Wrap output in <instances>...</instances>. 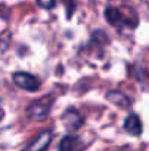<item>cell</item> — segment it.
Wrapping results in <instances>:
<instances>
[{
    "mask_svg": "<svg viewBox=\"0 0 149 151\" xmlns=\"http://www.w3.org/2000/svg\"><path fill=\"white\" fill-rule=\"evenodd\" d=\"M105 19L110 25L123 29V28H129V29H135L138 27V18L135 13H127L123 9L118 7H107L105 9Z\"/></svg>",
    "mask_w": 149,
    "mask_h": 151,
    "instance_id": "obj_1",
    "label": "cell"
},
{
    "mask_svg": "<svg viewBox=\"0 0 149 151\" xmlns=\"http://www.w3.org/2000/svg\"><path fill=\"white\" fill-rule=\"evenodd\" d=\"M107 99L111 101L113 104H115V106H118V107H121V109H127V107H130V99L126 96V94H123L121 91H117V90H114V91H110V93H107Z\"/></svg>",
    "mask_w": 149,
    "mask_h": 151,
    "instance_id": "obj_8",
    "label": "cell"
},
{
    "mask_svg": "<svg viewBox=\"0 0 149 151\" xmlns=\"http://www.w3.org/2000/svg\"><path fill=\"white\" fill-rule=\"evenodd\" d=\"M82 150H83V141L78 135L69 134V135L61 138L57 151H82Z\"/></svg>",
    "mask_w": 149,
    "mask_h": 151,
    "instance_id": "obj_6",
    "label": "cell"
},
{
    "mask_svg": "<svg viewBox=\"0 0 149 151\" xmlns=\"http://www.w3.org/2000/svg\"><path fill=\"white\" fill-rule=\"evenodd\" d=\"M53 106V99H41L34 103H31L26 109V113L31 119L34 120H44L46 117H48V113Z\"/></svg>",
    "mask_w": 149,
    "mask_h": 151,
    "instance_id": "obj_2",
    "label": "cell"
},
{
    "mask_svg": "<svg viewBox=\"0 0 149 151\" xmlns=\"http://www.w3.org/2000/svg\"><path fill=\"white\" fill-rule=\"evenodd\" d=\"M12 79L16 87H19L25 91H29V93H34L41 87V81L28 72H15L12 75Z\"/></svg>",
    "mask_w": 149,
    "mask_h": 151,
    "instance_id": "obj_3",
    "label": "cell"
},
{
    "mask_svg": "<svg viewBox=\"0 0 149 151\" xmlns=\"http://www.w3.org/2000/svg\"><path fill=\"white\" fill-rule=\"evenodd\" d=\"M63 1L66 4V16H67V19H70L75 12V0H63Z\"/></svg>",
    "mask_w": 149,
    "mask_h": 151,
    "instance_id": "obj_9",
    "label": "cell"
},
{
    "mask_svg": "<svg viewBox=\"0 0 149 151\" xmlns=\"http://www.w3.org/2000/svg\"><path fill=\"white\" fill-rule=\"evenodd\" d=\"M61 122H63V126H64L69 132H75V131H78V129L82 126L83 117L81 116V113H79L76 109L70 107V109H67V110L61 114Z\"/></svg>",
    "mask_w": 149,
    "mask_h": 151,
    "instance_id": "obj_4",
    "label": "cell"
},
{
    "mask_svg": "<svg viewBox=\"0 0 149 151\" xmlns=\"http://www.w3.org/2000/svg\"><path fill=\"white\" fill-rule=\"evenodd\" d=\"M51 139H53V132L51 131H43L26 145V148L24 151H44L50 145Z\"/></svg>",
    "mask_w": 149,
    "mask_h": 151,
    "instance_id": "obj_5",
    "label": "cell"
},
{
    "mask_svg": "<svg viewBox=\"0 0 149 151\" xmlns=\"http://www.w3.org/2000/svg\"><path fill=\"white\" fill-rule=\"evenodd\" d=\"M124 129L133 137H140L142 135V122H140L139 116L135 113H130L124 120Z\"/></svg>",
    "mask_w": 149,
    "mask_h": 151,
    "instance_id": "obj_7",
    "label": "cell"
},
{
    "mask_svg": "<svg viewBox=\"0 0 149 151\" xmlns=\"http://www.w3.org/2000/svg\"><path fill=\"white\" fill-rule=\"evenodd\" d=\"M37 3L43 9H53L56 6V0H37Z\"/></svg>",
    "mask_w": 149,
    "mask_h": 151,
    "instance_id": "obj_10",
    "label": "cell"
}]
</instances>
